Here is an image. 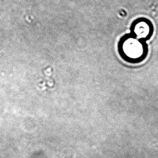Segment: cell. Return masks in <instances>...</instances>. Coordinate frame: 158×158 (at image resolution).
Returning <instances> with one entry per match:
<instances>
[{
  "instance_id": "7a4b0ae2",
  "label": "cell",
  "mask_w": 158,
  "mask_h": 158,
  "mask_svg": "<svg viewBox=\"0 0 158 158\" xmlns=\"http://www.w3.org/2000/svg\"><path fill=\"white\" fill-rule=\"evenodd\" d=\"M133 36L141 41L151 38L154 31L153 25L149 19L140 18L133 22L131 26Z\"/></svg>"
},
{
  "instance_id": "6da1fadb",
  "label": "cell",
  "mask_w": 158,
  "mask_h": 158,
  "mask_svg": "<svg viewBox=\"0 0 158 158\" xmlns=\"http://www.w3.org/2000/svg\"><path fill=\"white\" fill-rule=\"evenodd\" d=\"M120 50L124 58L132 62H139L144 60L148 53V48L145 41L134 36L124 37L120 44Z\"/></svg>"
}]
</instances>
